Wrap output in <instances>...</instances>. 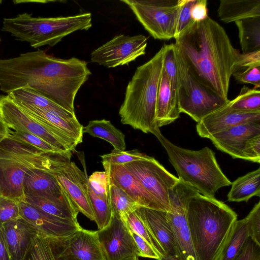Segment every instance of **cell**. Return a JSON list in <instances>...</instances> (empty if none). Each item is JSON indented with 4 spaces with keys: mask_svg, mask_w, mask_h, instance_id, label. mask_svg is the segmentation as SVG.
Here are the masks:
<instances>
[{
    "mask_svg": "<svg viewBox=\"0 0 260 260\" xmlns=\"http://www.w3.org/2000/svg\"><path fill=\"white\" fill-rule=\"evenodd\" d=\"M249 238L244 218L237 220L219 260H234Z\"/></svg>",
    "mask_w": 260,
    "mask_h": 260,
    "instance_id": "cell-33",
    "label": "cell"
},
{
    "mask_svg": "<svg viewBox=\"0 0 260 260\" xmlns=\"http://www.w3.org/2000/svg\"><path fill=\"white\" fill-rule=\"evenodd\" d=\"M147 44V38L144 35H119L93 50L90 59L108 68L128 64L145 54Z\"/></svg>",
    "mask_w": 260,
    "mask_h": 260,
    "instance_id": "cell-12",
    "label": "cell"
},
{
    "mask_svg": "<svg viewBox=\"0 0 260 260\" xmlns=\"http://www.w3.org/2000/svg\"><path fill=\"white\" fill-rule=\"evenodd\" d=\"M0 42H1V38H0Z\"/></svg>",
    "mask_w": 260,
    "mask_h": 260,
    "instance_id": "cell-57",
    "label": "cell"
},
{
    "mask_svg": "<svg viewBox=\"0 0 260 260\" xmlns=\"http://www.w3.org/2000/svg\"><path fill=\"white\" fill-rule=\"evenodd\" d=\"M155 137L166 150L178 179L193 186L200 193L214 197L219 188L231 184L218 164L215 153L209 147L192 150L175 145L161 132Z\"/></svg>",
    "mask_w": 260,
    "mask_h": 260,
    "instance_id": "cell-5",
    "label": "cell"
},
{
    "mask_svg": "<svg viewBox=\"0 0 260 260\" xmlns=\"http://www.w3.org/2000/svg\"><path fill=\"white\" fill-rule=\"evenodd\" d=\"M251 122H260V112L238 111L231 108L229 102L198 122L196 128L201 137L209 139L215 134L239 124Z\"/></svg>",
    "mask_w": 260,
    "mask_h": 260,
    "instance_id": "cell-17",
    "label": "cell"
},
{
    "mask_svg": "<svg viewBox=\"0 0 260 260\" xmlns=\"http://www.w3.org/2000/svg\"><path fill=\"white\" fill-rule=\"evenodd\" d=\"M19 206L21 219L35 233L50 240H62L81 228L78 222L48 214L24 200L19 202Z\"/></svg>",
    "mask_w": 260,
    "mask_h": 260,
    "instance_id": "cell-13",
    "label": "cell"
},
{
    "mask_svg": "<svg viewBox=\"0 0 260 260\" xmlns=\"http://www.w3.org/2000/svg\"><path fill=\"white\" fill-rule=\"evenodd\" d=\"M126 224L129 231L134 232L147 241L160 255L162 256L161 250L153 239L142 220L135 211L131 213L127 217Z\"/></svg>",
    "mask_w": 260,
    "mask_h": 260,
    "instance_id": "cell-41",
    "label": "cell"
},
{
    "mask_svg": "<svg viewBox=\"0 0 260 260\" xmlns=\"http://www.w3.org/2000/svg\"><path fill=\"white\" fill-rule=\"evenodd\" d=\"M91 74L84 60L61 59L38 49L0 59V90L8 94L30 88L75 114L76 95Z\"/></svg>",
    "mask_w": 260,
    "mask_h": 260,
    "instance_id": "cell-1",
    "label": "cell"
},
{
    "mask_svg": "<svg viewBox=\"0 0 260 260\" xmlns=\"http://www.w3.org/2000/svg\"><path fill=\"white\" fill-rule=\"evenodd\" d=\"M102 163L109 165H124L133 161L146 158L148 155L137 149L130 151L113 150L109 154L100 156Z\"/></svg>",
    "mask_w": 260,
    "mask_h": 260,
    "instance_id": "cell-40",
    "label": "cell"
},
{
    "mask_svg": "<svg viewBox=\"0 0 260 260\" xmlns=\"http://www.w3.org/2000/svg\"><path fill=\"white\" fill-rule=\"evenodd\" d=\"M23 190L24 196L50 199L60 198L66 194L53 173L37 169L26 171Z\"/></svg>",
    "mask_w": 260,
    "mask_h": 260,
    "instance_id": "cell-23",
    "label": "cell"
},
{
    "mask_svg": "<svg viewBox=\"0 0 260 260\" xmlns=\"http://www.w3.org/2000/svg\"><path fill=\"white\" fill-rule=\"evenodd\" d=\"M176 48L193 76L224 99H228L231 77L238 50L224 29L209 16L195 22L175 39Z\"/></svg>",
    "mask_w": 260,
    "mask_h": 260,
    "instance_id": "cell-2",
    "label": "cell"
},
{
    "mask_svg": "<svg viewBox=\"0 0 260 260\" xmlns=\"http://www.w3.org/2000/svg\"><path fill=\"white\" fill-rule=\"evenodd\" d=\"M3 226L11 260H24L35 233L21 218L8 221Z\"/></svg>",
    "mask_w": 260,
    "mask_h": 260,
    "instance_id": "cell-24",
    "label": "cell"
},
{
    "mask_svg": "<svg viewBox=\"0 0 260 260\" xmlns=\"http://www.w3.org/2000/svg\"><path fill=\"white\" fill-rule=\"evenodd\" d=\"M97 234L105 260H124L137 256L138 249L126 223L112 215Z\"/></svg>",
    "mask_w": 260,
    "mask_h": 260,
    "instance_id": "cell-14",
    "label": "cell"
},
{
    "mask_svg": "<svg viewBox=\"0 0 260 260\" xmlns=\"http://www.w3.org/2000/svg\"><path fill=\"white\" fill-rule=\"evenodd\" d=\"M191 16L195 22L206 19L208 17L207 1L196 0L191 9Z\"/></svg>",
    "mask_w": 260,
    "mask_h": 260,
    "instance_id": "cell-50",
    "label": "cell"
},
{
    "mask_svg": "<svg viewBox=\"0 0 260 260\" xmlns=\"http://www.w3.org/2000/svg\"><path fill=\"white\" fill-rule=\"evenodd\" d=\"M19 202L0 196V224L20 218Z\"/></svg>",
    "mask_w": 260,
    "mask_h": 260,
    "instance_id": "cell-42",
    "label": "cell"
},
{
    "mask_svg": "<svg viewBox=\"0 0 260 260\" xmlns=\"http://www.w3.org/2000/svg\"><path fill=\"white\" fill-rule=\"evenodd\" d=\"M217 13L225 23L260 17V0H220Z\"/></svg>",
    "mask_w": 260,
    "mask_h": 260,
    "instance_id": "cell-27",
    "label": "cell"
},
{
    "mask_svg": "<svg viewBox=\"0 0 260 260\" xmlns=\"http://www.w3.org/2000/svg\"><path fill=\"white\" fill-rule=\"evenodd\" d=\"M124 260H139V259L138 256H133V257H131L127 258L125 259Z\"/></svg>",
    "mask_w": 260,
    "mask_h": 260,
    "instance_id": "cell-55",
    "label": "cell"
},
{
    "mask_svg": "<svg viewBox=\"0 0 260 260\" xmlns=\"http://www.w3.org/2000/svg\"><path fill=\"white\" fill-rule=\"evenodd\" d=\"M196 0H181L174 38L177 39L189 30L195 22L191 16V9Z\"/></svg>",
    "mask_w": 260,
    "mask_h": 260,
    "instance_id": "cell-39",
    "label": "cell"
},
{
    "mask_svg": "<svg viewBox=\"0 0 260 260\" xmlns=\"http://www.w3.org/2000/svg\"><path fill=\"white\" fill-rule=\"evenodd\" d=\"M200 193L190 185L180 180L169 190L170 210L167 212L182 260H197L192 246L186 213L188 203Z\"/></svg>",
    "mask_w": 260,
    "mask_h": 260,
    "instance_id": "cell-10",
    "label": "cell"
},
{
    "mask_svg": "<svg viewBox=\"0 0 260 260\" xmlns=\"http://www.w3.org/2000/svg\"><path fill=\"white\" fill-rule=\"evenodd\" d=\"M123 165L157 201L164 211L170 210L169 190L179 181L178 178L169 172L154 158L148 155L144 159Z\"/></svg>",
    "mask_w": 260,
    "mask_h": 260,
    "instance_id": "cell-11",
    "label": "cell"
},
{
    "mask_svg": "<svg viewBox=\"0 0 260 260\" xmlns=\"http://www.w3.org/2000/svg\"><path fill=\"white\" fill-rule=\"evenodd\" d=\"M187 220L197 260H219L237 214L214 197L200 193L188 204Z\"/></svg>",
    "mask_w": 260,
    "mask_h": 260,
    "instance_id": "cell-3",
    "label": "cell"
},
{
    "mask_svg": "<svg viewBox=\"0 0 260 260\" xmlns=\"http://www.w3.org/2000/svg\"><path fill=\"white\" fill-rule=\"evenodd\" d=\"M164 54L162 46L153 57L137 68L119 110L122 124L155 136L160 133L155 121V110Z\"/></svg>",
    "mask_w": 260,
    "mask_h": 260,
    "instance_id": "cell-4",
    "label": "cell"
},
{
    "mask_svg": "<svg viewBox=\"0 0 260 260\" xmlns=\"http://www.w3.org/2000/svg\"><path fill=\"white\" fill-rule=\"evenodd\" d=\"M62 253L79 260H105L97 231L82 228L62 240H51Z\"/></svg>",
    "mask_w": 260,
    "mask_h": 260,
    "instance_id": "cell-20",
    "label": "cell"
},
{
    "mask_svg": "<svg viewBox=\"0 0 260 260\" xmlns=\"http://www.w3.org/2000/svg\"><path fill=\"white\" fill-rule=\"evenodd\" d=\"M135 211L159 247L162 256L175 260H182L167 219V212L144 207H139Z\"/></svg>",
    "mask_w": 260,
    "mask_h": 260,
    "instance_id": "cell-16",
    "label": "cell"
},
{
    "mask_svg": "<svg viewBox=\"0 0 260 260\" xmlns=\"http://www.w3.org/2000/svg\"><path fill=\"white\" fill-rule=\"evenodd\" d=\"M80 156L84 171L70 161L53 174L77 211L94 221L88 194V177L84 157Z\"/></svg>",
    "mask_w": 260,
    "mask_h": 260,
    "instance_id": "cell-15",
    "label": "cell"
},
{
    "mask_svg": "<svg viewBox=\"0 0 260 260\" xmlns=\"http://www.w3.org/2000/svg\"><path fill=\"white\" fill-rule=\"evenodd\" d=\"M25 202L44 212L54 216L77 221L79 212L72 202L67 193L60 198H46L33 196H24Z\"/></svg>",
    "mask_w": 260,
    "mask_h": 260,
    "instance_id": "cell-26",
    "label": "cell"
},
{
    "mask_svg": "<svg viewBox=\"0 0 260 260\" xmlns=\"http://www.w3.org/2000/svg\"><path fill=\"white\" fill-rule=\"evenodd\" d=\"M16 103L48 110L69 119H76L73 114L52 101L28 88H21L7 94Z\"/></svg>",
    "mask_w": 260,
    "mask_h": 260,
    "instance_id": "cell-28",
    "label": "cell"
},
{
    "mask_svg": "<svg viewBox=\"0 0 260 260\" xmlns=\"http://www.w3.org/2000/svg\"><path fill=\"white\" fill-rule=\"evenodd\" d=\"M235 22L242 53L260 51V17L247 18Z\"/></svg>",
    "mask_w": 260,
    "mask_h": 260,
    "instance_id": "cell-31",
    "label": "cell"
},
{
    "mask_svg": "<svg viewBox=\"0 0 260 260\" xmlns=\"http://www.w3.org/2000/svg\"><path fill=\"white\" fill-rule=\"evenodd\" d=\"M88 180L91 189L99 197L109 199L108 178L105 171L94 172L88 177Z\"/></svg>",
    "mask_w": 260,
    "mask_h": 260,
    "instance_id": "cell-44",
    "label": "cell"
},
{
    "mask_svg": "<svg viewBox=\"0 0 260 260\" xmlns=\"http://www.w3.org/2000/svg\"><path fill=\"white\" fill-rule=\"evenodd\" d=\"M90 13L55 17H34L23 13L5 18L2 30L9 33L15 40L26 42L35 48L53 46L64 37L77 30H88L92 26Z\"/></svg>",
    "mask_w": 260,
    "mask_h": 260,
    "instance_id": "cell-6",
    "label": "cell"
},
{
    "mask_svg": "<svg viewBox=\"0 0 260 260\" xmlns=\"http://www.w3.org/2000/svg\"><path fill=\"white\" fill-rule=\"evenodd\" d=\"M0 196H1V192H0Z\"/></svg>",
    "mask_w": 260,
    "mask_h": 260,
    "instance_id": "cell-58",
    "label": "cell"
},
{
    "mask_svg": "<svg viewBox=\"0 0 260 260\" xmlns=\"http://www.w3.org/2000/svg\"><path fill=\"white\" fill-rule=\"evenodd\" d=\"M154 39L174 38L181 0H121Z\"/></svg>",
    "mask_w": 260,
    "mask_h": 260,
    "instance_id": "cell-8",
    "label": "cell"
},
{
    "mask_svg": "<svg viewBox=\"0 0 260 260\" xmlns=\"http://www.w3.org/2000/svg\"><path fill=\"white\" fill-rule=\"evenodd\" d=\"M158 260H175V259H174L173 258H171L167 257V256H161L160 257L159 259H158Z\"/></svg>",
    "mask_w": 260,
    "mask_h": 260,
    "instance_id": "cell-54",
    "label": "cell"
},
{
    "mask_svg": "<svg viewBox=\"0 0 260 260\" xmlns=\"http://www.w3.org/2000/svg\"><path fill=\"white\" fill-rule=\"evenodd\" d=\"M0 118L9 128L34 134L63 152H72L79 144L68 135L53 132L40 123L8 95H0Z\"/></svg>",
    "mask_w": 260,
    "mask_h": 260,
    "instance_id": "cell-9",
    "label": "cell"
},
{
    "mask_svg": "<svg viewBox=\"0 0 260 260\" xmlns=\"http://www.w3.org/2000/svg\"><path fill=\"white\" fill-rule=\"evenodd\" d=\"M178 105L172 96L167 74L162 69L158 87L155 121L159 127L168 125L180 116Z\"/></svg>",
    "mask_w": 260,
    "mask_h": 260,
    "instance_id": "cell-25",
    "label": "cell"
},
{
    "mask_svg": "<svg viewBox=\"0 0 260 260\" xmlns=\"http://www.w3.org/2000/svg\"><path fill=\"white\" fill-rule=\"evenodd\" d=\"M131 232V231H130ZM138 249L137 256L159 259L160 256L153 248L142 237L131 232Z\"/></svg>",
    "mask_w": 260,
    "mask_h": 260,
    "instance_id": "cell-47",
    "label": "cell"
},
{
    "mask_svg": "<svg viewBox=\"0 0 260 260\" xmlns=\"http://www.w3.org/2000/svg\"><path fill=\"white\" fill-rule=\"evenodd\" d=\"M102 164L107 174L108 180L125 191L139 207L164 211L157 201L123 165Z\"/></svg>",
    "mask_w": 260,
    "mask_h": 260,
    "instance_id": "cell-18",
    "label": "cell"
},
{
    "mask_svg": "<svg viewBox=\"0 0 260 260\" xmlns=\"http://www.w3.org/2000/svg\"><path fill=\"white\" fill-rule=\"evenodd\" d=\"M83 133L92 137L102 139L111 144L114 150L124 151L126 145L125 136L116 128L109 120H93L83 127Z\"/></svg>",
    "mask_w": 260,
    "mask_h": 260,
    "instance_id": "cell-30",
    "label": "cell"
},
{
    "mask_svg": "<svg viewBox=\"0 0 260 260\" xmlns=\"http://www.w3.org/2000/svg\"><path fill=\"white\" fill-rule=\"evenodd\" d=\"M163 46V68L167 74L173 99L178 105V79L175 59V45L174 43H171Z\"/></svg>",
    "mask_w": 260,
    "mask_h": 260,
    "instance_id": "cell-35",
    "label": "cell"
},
{
    "mask_svg": "<svg viewBox=\"0 0 260 260\" xmlns=\"http://www.w3.org/2000/svg\"><path fill=\"white\" fill-rule=\"evenodd\" d=\"M88 190L92 209L98 230L107 226L111 218L112 212L109 199L99 197L88 183Z\"/></svg>",
    "mask_w": 260,
    "mask_h": 260,
    "instance_id": "cell-36",
    "label": "cell"
},
{
    "mask_svg": "<svg viewBox=\"0 0 260 260\" xmlns=\"http://www.w3.org/2000/svg\"><path fill=\"white\" fill-rule=\"evenodd\" d=\"M0 260H11L3 225L0 224Z\"/></svg>",
    "mask_w": 260,
    "mask_h": 260,
    "instance_id": "cell-51",
    "label": "cell"
},
{
    "mask_svg": "<svg viewBox=\"0 0 260 260\" xmlns=\"http://www.w3.org/2000/svg\"><path fill=\"white\" fill-rule=\"evenodd\" d=\"M230 107L235 110L246 112H260V90L254 87L244 86L239 94L230 101Z\"/></svg>",
    "mask_w": 260,
    "mask_h": 260,
    "instance_id": "cell-34",
    "label": "cell"
},
{
    "mask_svg": "<svg viewBox=\"0 0 260 260\" xmlns=\"http://www.w3.org/2000/svg\"><path fill=\"white\" fill-rule=\"evenodd\" d=\"M108 194L112 215L121 219L125 223L127 216L139 207L123 189L108 180Z\"/></svg>",
    "mask_w": 260,
    "mask_h": 260,
    "instance_id": "cell-32",
    "label": "cell"
},
{
    "mask_svg": "<svg viewBox=\"0 0 260 260\" xmlns=\"http://www.w3.org/2000/svg\"><path fill=\"white\" fill-rule=\"evenodd\" d=\"M175 59L178 79V106L180 113L187 114L198 123L229 102V99L222 98L193 76L176 46Z\"/></svg>",
    "mask_w": 260,
    "mask_h": 260,
    "instance_id": "cell-7",
    "label": "cell"
},
{
    "mask_svg": "<svg viewBox=\"0 0 260 260\" xmlns=\"http://www.w3.org/2000/svg\"><path fill=\"white\" fill-rule=\"evenodd\" d=\"M228 194L229 202H247L254 196L260 197V168L239 177L231 183Z\"/></svg>",
    "mask_w": 260,
    "mask_h": 260,
    "instance_id": "cell-29",
    "label": "cell"
},
{
    "mask_svg": "<svg viewBox=\"0 0 260 260\" xmlns=\"http://www.w3.org/2000/svg\"><path fill=\"white\" fill-rule=\"evenodd\" d=\"M234 260H260V246L249 238Z\"/></svg>",
    "mask_w": 260,
    "mask_h": 260,
    "instance_id": "cell-49",
    "label": "cell"
},
{
    "mask_svg": "<svg viewBox=\"0 0 260 260\" xmlns=\"http://www.w3.org/2000/svg\"><path fill=\"white\" fill-rule=\"evenodd\" d=\"M9 130V128L0 118V143L7 137Z\"/></svg>",
    "mask_w": 260,
    "mask_h": 260,
    "instance_id": "cell-53",
    "label": "cell"
},
{
    "mask_svg": "<svg viewBox=\"0 0 260 260\" xmlns=\"http://www.w3.org/2000/svg\"><path fill=\"white\" fill-rule=\"evenodd\" d=\"M259 135L260 122H251L239 124L215 134L209 139L218 149L234 158L243 159L244 151L248 141Z\"/></svg>",
    "mask_w": 260,
    "mask_h": 260,
    "instance_id": "cell-19",
    "label": "cell"
},
{
    "mask_svg": "<svg viewBox=\"0 0 260 260\" xmlns=\"http://www.w3.org/2000/svg\"><path fill=\"white\" fill-rule=\"evenodd\" d=\"M7 137L14 140L30 145L45 152L69 153L63 152L45 141L40 137L25 131L17 129L13 130L9 128Z\"/></svg>",
    "mask_w": 260,
    "mask_h": 260,
    "instance_id": "cell-38",
    "label": "cell"
},
{
    "mask_svg": "<svg viewBox=\"0 0 260 260\" xmlns=\"http://www.w3.org/2000/svg\"><path fill=\"white\" fill-rule=\"evenodd\" d=\"M243 159L260 162V135L254 136L248 141L244 151Z\"/></svg>",
    "mask_w": 260,
    "mask_h": 260,
    "instance_id": "cell-48",
    "label": "cell"
},
{
    "mask_svg": "<svg viewBox=\"0 0 260 260\" xmlns=\"http://www.w3.org/2000/svg\"><path fill=\"white\" fill-rule=\"evenodd\" d=\"M51 243L55 253L56 260H79L71 255L61 252L52 242Z\"/></svg>",
    "mask_w": 260,
    "mask_h": 260,
    "instance_id": "cell-52",
    "label": "cell"
},
{
    "mask_svg": "<svg viewBox=\"0 0 260 260\" xmlns=\"http://www.w3.org/2000/svg\"><path fill=\"white\" fill-rule=\"evenodd\" d=\"M27 170L0 149V192L18 202L24 200L23 183Z\"/></svg>",
    "mask_w": 260,
    "mask_h": 260,
    "instance_id": "cell-21",
    "label": "cell"
},
{
    "mask_svg": "<svg viewBox=\"0 0 260 260\" xmlns=\"http://www.w3.org/2000/svg\"><path fill=\"white\" fill-rule=\"evenodd\" d=\"M3 1L2 0H0V4H1L2 3Z\"/></svg>",
    "mask_w": 260,
    "mask_h": 260,
    "instance_id": "cell-56",
    "label": "cell"
},
{
    "mask_svg": "<svg viewBox=\"0 0 260 260\" xmlns=\"http://www.w3.org/2000/svg\"><path fill=\"white\" fill-rule=\"evenodd\" d=\"M260 67V51L237 54L234 72L246 68Z\"/></svg>",
    "mask_w": 260,
    "mask_h": 260,
    "instance_id": "cell-46",
    "label": "cell"
},
{
    "mask_svg": "<svg viewBox=\"0 0 260 260\" xmlns=\"http://www.w3.org/2000/svg\"><path fill=\"white\" fill-rule=\"evenodd\" d=\"M232 76L240 83L252 84L255 88H259L260 67L240 70L234 72Z\"/></svg>",
    "mask_w": 260,
    "mask_h": 260,
    "instance_id": "cell-45",
    "label": "cell"
},
{
    "mask_svg": "<svg viewBox=\"0 0 260 260\" xmlns=\"http://www.w3.org/2000/svg\"><path fill=\"white\" fill-rule=\"evenodd\" d=\"M24 260H56L50 240L35 233Z\"/></svg>",
    "mask_w": 260,
    "mask_h": 260,
    "instance_id": "cell-37",
    "label": "cell"
},
{
    "mask_svg": "<svg viewBox=\"0 0 260 260\" xmlns=\"http://www.w3.org/2000/svg\"><path fill=\"white\" fill-rule=\"evenodd\" d=\"M16 103L32 118L51 131L66 134L79 144L82 142L83 126L77 118L67 119L48 110Z\"/></svg>",
    "mask_w": 260,
    "mask_h": 260,
    "instance_id": "cell-22",
    "label": "cell"
},
{
    "mask_svg": "<svg viewBox=\"0 0 260 260\" xmlns=\"http://www.w3.org/2000/svg\"><path fill=\"white\" fill-rule=\"evenodd\" d=\"M244 219L249 238L260 246V201L254 205Z\"/></svg>",
    "mask_w": 260,
    "mask_h": 260,
    "instance_id": "cell-43",
    "label": "cell"
}]
</instances>
